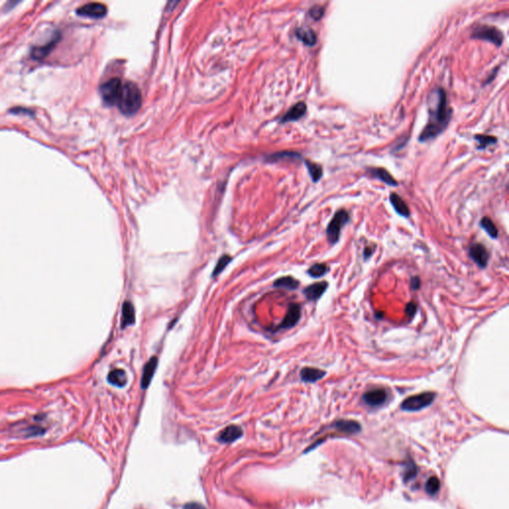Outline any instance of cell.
I'll return each mask as SVG.
<instances>
[{"label":"cell","instance_id":"30","mask_svg":"<svg viewBox=\"0 0 509 509\" xmlns=\"http://www.w3.org/2000/svg\"><path fill=\"white\" fill-rule=\"evenodd\" d=\"M324 13H325V8L323 6H321V5H314V6H312L309 9V12H308L310 18H312L315 21L320 20L323 17Z\"/></svg>","mask_w":509,"mask_h":509},{"label":"cell","instance_id":"13","mask_svg":"<svg viewBox=\"0 0 509 509\" xmlns=\"http://www.w3.org/2000/svg\"><path fill=\"white\" fill-rule=\"evenodd\" d=\"M327 288H328L327 281H319V282H315V284H313V285L308 286L304 291V294L308 301H317L318 299H320L323 296V294L326 292Z\"/></svg>","mask_w":509,"mask_h":509},{"label":"cell","instance_id":"22","mask_svg":"<svg viewBox=\"0 0 509 509\" xmlns=\"http://www.w3.org/2000/svg\"><path fill=\"white\" fill-rule=\"evenodd\" d=\"M107 381L114 386L117 387H124L128 383V377L124 370L122 369H115L108 373Z\"/></svg>","mask_w":509,"mask_h":509},{"label":"cell","instance_id":"8","mask_svg":"<svg viewBox=\"0 0 509 509\" xmlns=\"http://www.w3.org/2000/svg\"><path fill=\"white\" fill-rule=\"evenodd\" d=\"M77 14L82 17H89V18H95L100 19L106 15L107 9L105 5L98 2H92L85 4L77 9Z\"/></svg>","mask_w":509,"mask_h":509},{"label":"cell","instance_id":"32","mask_svg":"<svg viewBox=\"0 0 509 509\" xmlns=\"http://www.w3.org/2000/svg\"><path fill=\"white\" fill-rule=\"evenodd\" d=\"M411 288L414 291H418L421 288V278L419 276H413L411 278Z\"/></svg>","mask_w":509,"mask_h":509},{"label":"cell","instance_id":"27","mask_svg":"<svg viewBox=\"0 0 509 509\" xmlns=\"http://www.w3.org/2000/svg\"><path fill=\"white\" fill-rule=\"evenodd\" d=\"M328 271H329V268L325 264H315L308 269L307 273L311 277H320V276L324 275Z\"/></svg>","mask_w":509,"mask_h":509},{"label":"cell","instance_id":"17","mask_svg":"<svg viewBox=\"0 0 509 509\" xmlns=\"http://www.w3.org/2000/svg\"><path fill=\"white\" fill-rule=\"evenodd\" d=\"M242 429L238 426L231 425L225 428L219 435V441L222 442H232L242 436Z\"/></svg>","mask_w":509,"mask_h":509},{"label":"cell","instance_id":"34","mask_svg":"<svg viewBox=\"0 0 509 509\" xmlns=\"http://www.w3.org/2000/svg\"><path fill=\"white\" fill-rule=\"evenodd\" d=\"M363 255H364V259H365V260L369 259V258L373 255V248H372V247H366V248L364 249Z\"/></svg>","mask_w":509,"mask_h":509},{"label":"cell","instance_id":"6","mask_svg":"<svg viewBox=\"0 0 509 509\" xmlns=\"http://www.w3.org/2000/svg\"><path fill=\"white\" fill-rule=\"evenodd\" d=\"M472 38L477 40H484L494 44L497 47H500L504 40V35L502 31L494 26L489 25H478L476 26L472 33Z\"/></svg>","mask_w":509,"mask_h":509},{"label":"cell","instance_id":"14","mask_svg":"<svg viewBox=\"0 0 509 509\" xmlns=\"http://www.w3.org/2000/svg\"><path fill=\"white\" fill-rule=\"evenodd\" d=\"M306 112V104L304 102H300L296 103L287 114L280 119L281 123L295 122L302 119Z\"/></svg>","mask_w":509,"mask_h":509},{"label":"cell","instance_id":"5","mask_svg":"<svg viewBox=\"0 0 509 509\" xmlns=\"http://www.w3.org/2000/svg\"><path fill=\"white\" fill-rule=\"evenodd\" d=\"M122 81L119 78H111L104 82L101 88L100 93L103 102L108 105L118 104L123 89Z\"/></svg>","mask_w":509,"mask_h":509},{"label":"cell","instance_id":"16","mask_svg":"<svg viewBox=\"0 0 509 509\" xmlns=\"http://www.w3.org/2000/svg\"><path fill=\"white\" fill-rule=\"evenodd\" d=\"M301 379L305 383H314L318 380H321L325 375L326 372L313 367H305L301 371Z\"/></svg>","mask_w":509,"mask_h":509},{"label":"cell","instance_id":"1","mask_svg":"<svg viewBox=\"0 0 509 509\" xmlns=\"http://www.w3.org/2000/svg\"><path fill=\"white\" fill-rule=\"evenodd\" d=\"M452 109L447 102L446 93L442 88L434 90L429 97V120L419 136L420 142H426L439 136L448 126Z\"/></svg>","mask_w":509,"mask_h":509},{"label":"cell","instance_id":"25","mask_svg":"<svg viewBox=\"0 0 509 509\" xmlns=\"http://www.w3.org/2000/svg\"><path fill=\"white\" fill-rule=\"evenodd\" d=\"M480 226L482 227V229L491 237V238H497L498 236V230L496 228L495 224L493 223V221L488 218V217H483L480 221Z\"/></svg>","mask_w":509,"mask_h":509},{"label":"cell","instance_id":"4","mask_svg":"<svg viewBox=\"0 0 509 509\" xmlns=\"http://www.w3.org/2000/svg\"><path fill=\"white\" fill-rule=\"evenodd\" d=\"M437 395L434 392H423L418 395L410 396L401 404V409L407 412H416L429 407L436 399Z\"/></svg>","mask_w":509,"mask_h":509},{"label":"cell","instance_id":"9","mask_svg":"<svg viewBox=\"0 0 509 509\" xmlns=\"http://www.w3.org/2000/svg\"><path fill=\"white\" fill-rule=\"evenodd\" d=\"M470 257L481 269L486 268L489 260L487 249L480 243H475L470 247Z\"/></svg>","mask_w":509,"mask_h":509},{"label":"cell","instance_id":"28","mask_svg":"<svg viewBox=\"0 0 509 509\" xmlns=\"http://www.w3.org/2000/svg\"><path fill=\"white\" fill-rule=\"evenodd\" d=\"M440 487H441V482L437 476L430 477L427 480L426 486H425L427 493H429L430 495H435L436 493H438V491L440 490Z\"/></svg>","mask_w":509,"mask_h":509},{"label":"cell","instance_id":"3","mask_svg":"<svg viewBox=\"0 0 509 509\" xmlns=\"http://www.w3.org/2000/svg\"><path fill=\"white\" fill-rule=\"evenodd\" d=\"M349 220H350L349 213L345 209L338 210L334 214L333 218L329 222V224L327 226V229H326L327 240L330 244L334 245L338 242L339 238H340L342 228L349 222Z\"/></svg>","mask_w":509,"mask_h":509},{"label":"cell","instance_id":"24","mask_svg":"<svg viewBox=\"0 0 509 509\" xmlns=\"http://www.w3.org/2000/svg\"><path fill=\"white\" fill-rule=\"evenodd\" d=\"M305 165H306V168H307L308 173H309L312 181L317 182L322 177V174H323V169H322L321 165L314 163L312 161H309V160L305 161Z\"/></svg>","mask_w":509,"mask_h":509},{"label":"cell","instance_id":"11","mask_svg":"<svg viewBox=\"0 0 509 509\" xmlns=\"http://www.w3.org/2000/svg\"><path fill=\"white\" fill-rule=\"evenodd\" d=\"M301 316H302V308H301L300 305L292 304L289 307V310H288L285 318L282 319L281 323L278 325L277 328L278 329H289V328L296 326L298 324V322L300 321Z\"/></svg>","mask_w":509,"mask_h":509},{"label":"cell","instance_id":"23","mask_svg":"<svg viewBox=\"0 0 509 509\" xmlns=\"http://www.w3.org/2000/svg\"><path fill=\"white\" fill-rule=\"evenodd\" d=\"M273 286L276 288H284L287 290L295 291L299 288L300 281L293 276H282V277L277 278L273 282Z\"/></svg>","mask_w":509,"mask_h":509},{"label":"cell","instance_id":"31","mask_svg":"<svg viewBox=\"0 0 509 509\" xmlns=\"http://www.w3.org/2000/svg\"><path fill=\"white\" fill-rule=\"evenodd\" d=\"M418 310V306L415 303L411 302L409 303L407 305H406V308H405V311H406V314L409 316V317H414L416 312Z\"/></svg>","mask_w":509,"mask_h":509},{"label":"cell","instance_id":"21","mask_svg":"<svg viewBox=\"0 0 509 509\" xmlns=\"http://www.w3.org/2000/svg\"><path fill=\"white\" fill-rule=\"evenodd\" d=\"M136 321V311L132 303L126 302L123 305V318H122V327L125 328L127 326L135 324Z\"/></svg>","mask_w":509,"mask_h":509},{"label":"cell","instance_id":"2","mask_svg":"<svg viewBox=\"0 0 509 509\" xmlns=\"http://www.w3.org/2000/svg\"><path fill=\"white\" fill-rule=\"evenodd\" d=\"M141 92L138 86L133 82L123 84L121 97L118 102V107L126 116H133L138 111L141 106Z\"/></svg>","mask_w":509,"mask_h":509},{"label":"cell","instance_id":"29","mask_svg":"<svg viewBox=\"0 0 509 509\" xmlns=\"http://www.w3.org/2000/svg\"><path fill=\"white\" fill-rule=\"evenodd\" d=\"M231 261H232V257H230V256H228V255H225V256L221 257V258L219 259V261H218V263H217V265H216L215 269H214L213 276H216V275H218L221 271H224V269L230 264V262H231Z\"/></svg>","mask_w":509,"mask_h":509},{"label":"cell","instance_id":"20","mask_svg":"<svg viewBox=\"0 0 509 509\" xmlns=\"http://www.w3.org/2000/svg\"><path fill=\"white\" fill-rule=\"evenodd\" d=\"M333 427L337 431H340L342 433H347V434H355V433H358L361 430L360 424L355 422V421H351V420H340V421H337L333 425Z\"/></svg>","mask_w":509,"mask_h":509},{"label":"cell","instance_id":"19","mask_svg":"<svg viewBox=\"0 0 509 509\" xmlns=\"http://www.w3.org/2000/svg\"><path fill=\"white\" fill-rule=\"evenodd\" d=\"M390 202H391L393 208L395 209V211L397 212L399 215H401L403 217L410 216V209H409L407 203L402 199L401 196H399L396 193H392L390 195Z\"/></svg>","mask_w":509,"mask_h":509},{"label":"cell","instance_id":"26","mask_svg":"<svg viewBox=\"0 0 509 509\" xmlns=\"http://www.w3.org/2000/svg\"><path fill=\"white\" fill-rule=\"evenodd\" d=\"M475 139L478 142L477 149H485L486 147L493 145L497 142V138L492 136L487 135H475Z\"/></svg>","mask_w":509,"mask_h":509},{"label":"cell","instance_id":"10","mask_svg":"<svg viewBox=\"0 0 509 509\" xmlns=\"http://www.w3.org/2000/svg\"><path fill=\"white\" fill-rule=\"evenodd\" d=\"M60 38H61L60 34L59 33H56L52 37V39L49 42H47L46 44L34 47L31 50V57L33 59H35V60H43L54 50L55 46L57 45V43L59 42Z\"/></svg>","mask_w":509,"mask_h":509},{"label":"cell","instance_id":"33","mask_svg":"<svg viewBox=\"0 0 509 509\" xmlns=\"http://www.w3.org/2000/svg\"><path fill=\"white\" fill-rule=\"evenodd\" d=\"M184 509H206L203 505H201L200 503H196V502H191V503H188L184 506Z\"/></svg>","mask_w":509,"mask_h":509},{"label":"cell","instance_id":"7","mask_svg":"<svg viewBox=\"0 0 509 509\" xmlns=\"http://www.w3.org/2000/svg\"><path fill=\"white\" fill-rule=\"evenodd\" d=\"M362 400L370 407H379L387 402L388 392L384 388H375L364 393Z\"/></svg>","mask_w":509,"mask_h":509},{"label":"cell","instance_id":"12","mask_svg":"<svg viewBox=\"0 0 509 509\" xmlns=\"http://www.w3.org/2000/svg\"><path fill=\"white\" fill-rule=\"evenodd\" d=\"M367 172L373 178L379 179V180L385 182L386 184H388L390 186H397L398 185V182L396 181V179L386 170L385 168H382V167H370V168H367Z\"/></svg>","mask_w":509,"mask_h":509},{"label":"cell","instance_id":"15","mask_svg":"<svg viewBox=\"0 0 509 509\" xmlns=\"http://www.w3.org/2000/svg\"><path fill=\"white\" fill-rule=\"evenodd\" d=\"M157 364H158V358L156 356L151 357L149 359V361L145 364V366L143 368V372H142V378H141V388L142 389L148 388L150 382L152 381Z\"/></svg>","mask_w":509,"mask_h":509},{"label":"cell","instance_id":"18","mask_svg":"<svg viewBox=\"0 0 509 509\" xmlns=\"http://www.w3.org/2000/svg\"><path fill=\"white\" fill-rule=\"evenodd\" d=\"M297 37L305 43L306 46H314L317 42V36L315 32L309 27H300L296 30Z\"/></svg>","mask_w":509,"mask_h":509}]
</instances>
